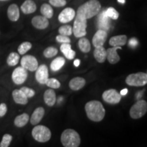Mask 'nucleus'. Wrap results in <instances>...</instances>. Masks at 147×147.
Returning <instances> with one entry per match:
<instances>
[{"label":"nucleus","instance_id":"obj_29","mask_svg":"<svg viewBox=\"0 0 147 147\" xmlns=\"http://www.w3.org/2000/svg\"><path fill=\"white\" fill-rule=\"evenodd\" d=\"M40 12L42 15L47 18H52L53 16V9L50 5L47 3H44L42 5L40 8Z\"/></svg>","mask_w":147,"mask_h":147},{"label":"nucleus","instance_id":"obj_5","mask_svg":"<svg viewBox=\"0 0 147 147\" xmlns=\"http://www.w3.org/2000/svg\"><path fill=\"white\" fill-rule=\"evenodd\" d=\"M126 83L133 87H142L147 83V74L144 72H137L128 75L125 79Z\"/></svg>","mask_w":147,"mask_h":147},{"label":"nucleus","instance_id":"obj_19","mask_svg":"<svg viewBox=\"0 0 147 147\" xmlns=\"http://www.w3.org/2000/svg\"><path fill=\"white\" fill-rule=\"evenodd\" d=\"M44 100L49 106H53L56 102V93L53 89H47L44 93Z\"/></svg>","mask_w":147,"mask_h":147},{"label":"nucleus","instance_id":"obj_12","mask_svg":"<svg viewBox=\"0 0 147 147\" xmlns=\"http://www.w3.org/2000/svg\"><path fill=\"white\" fill-rule=\"evenodd\" d=\"M76 16V12L71 8H66L59 15V21L61 23H67L72 21Z\"/></svg>","mask_w":147,"mask_h":147},{"label":"nucleus","instance_id":"obj_31","mask_svg":"<svg viewBox=\"0 0 147 147\" xmlns=\"http://www.w3.org/2000/svg\"><path fill=\"white\" fill-rule=\"evenodd\" d=\"M32 47V43L29 42H23L18 48V52L20 55H25L27 51L30 50Z\"/></svg>","mask_w":147,"mask_h":147},{"label":"nucleus","instance_id":"obj_45","mask_svg":"<svg viewBox=\"0 0 147 147\" xmlns=\"http://www.w3.org/2000/svg\"><path fill=\"white\" fill-rule=\"evenodd\" d=\"M0 1H6V0H0Z\"/></svg>","mask_w":147,"mask_h":147},{"label":"nucleus","instance_id":"obj_9","mask_svg":"<svg viewBox=\"0 0 147 147\" xmlns=\"http://www.w3.org/2000/svg\"><path fill=\"white\" fill-rule=\"evenodd\" d=\"M28 76V72L26 69L22 67H18L12 74V79L14 83L18 85L22 84L25 82Z\"/></svg>","mask_w":147,"mask_h":147},{"label":"nucleus","instance_id":"obj_34","mask_svg":"<svg viewBox=\"0 0 147 147\" xmlns=\"http://www.w3.org/2000/svg\"><path fill=\"white\" fill-rule=\"evenodd\" d=\"M45 84H47L48 87L51 88V89H59L61 87L60 82L57 79L54 78H48Z\"/></svg>","mask_w":147,"mask_h":147},{"label":"nucleus","instance_id":"obj_21","mask_svg":"<svg viewBox=\"0 0 147 147\" xmlns=\"http://www.w3.org/2000/svg\"><path fill=\"white\" fill-rule=\"evenodd\" d=\"M127 38L126 35H119L112 37L110 39L109 45L112 47H123L127 43Z\"/></svg>","mask_w":147,"mask_h":147},{"label":"nucleus","instance_id":"obj_36","mask_svg":"<svg viewBox=\"0 0 147 147\" xmlns=\"http://www.w3.org/2000/svg\"><path fill=\"white\" fill-rule=\"evenodd\" d=\"M12 140V136L10 134H6L3 135L1 140V142H0V147H8L10 146V142Z\"/></svg>","mask_w":147,"mask_h":147},{"label":"nucleus","instance_id":"obj_1","mask_svg":"<svg viewBox=\"0 0 147 147\" xmlns=\"http://www.w3.org/2000/svg\"><path fill=\"white\" fill-rule=\"evenodd\" d=\"M84 108L87 117L91 121L100 122L105 117L106 110L102 103L99 101H90L86 104Z\"/></svg>","mask_w":147,"mask_h":147},{"label":"nucleus","instance_id":"obj_23","mask_svg":"<svg viewBox=\"0 0 147 147\" xmlns=\"http://www.w3.org/2000/svg\"><path fill=\"white\" fill-rule=\"evenodd\" d=\"M60 50L64 56L69 60L73 59L75 57L76 52L71 49V46L69 43H63L61 46Z\"/></svg>","mask_w":147,"mask_h":147},{"label":"nucleus","instance_id":"obj_17","mask_svg":"<svg viewBox=\"0 0 147 147\" xmlns=\"http://www.w3.org/2000/svg\"><path fill=\"white\" fill-rule=\"evenodd\" d=\"M86 80L82 77H75L69 82V87L73 91H78L84 87Z\"/></svg>","mask_w":147,"mask_h":147},{"label":"nucleus","instance_id":"obj_2","mask_svg":"<svg viewBox=\"0 0 147 147\" xmlns=\"http://www.w3.org/2000/svg\"><path fill=\"white\" fill-rule=\"evenodd\" d=\"M100 10L101 3L98 0H89L79 7L76 16L87 20L97 15Z\"/></svg>","mask_w":147,"mask_h":147},{"label":"nucleus","instance_id":"obj_16","mask_svg":"<svg viewBox=\"0 0 147 147\" xmlns=\"http://www.w3.org/2000/svg\"><path fill=\"white\" fill-rule=\"evenodd\" d=\"M45 114V110L44 108L38 107L37 108L33 113L30 119V123L33 125H36L42 120Z\"/></svg>","mask_w":147,"mask_h":147},{"label":"nucleus","instance_id":"obj_27","mask_svg":"<svg viewBox=\"0 0 147 147\" xmlns=\"http://www.w3.org/2000/svg\"><path fill=\"white\" fill-rule=\"evenodd\" d=\"M108 18L106 16L105 11L102 12V14L99 16L98 18V27H100V29H103L106 31V29L109 28V21H108Z\"/></svg>","mask_w":147,"mask_h":147},{"label":"nucleus","instance_id":"obj_3","mask_svg":"<svg viewBox=\"0 0 147 147\" xmlns=\"http://www.w3.org/2000/svg\"><path fill=\"white\" fill-rule=\"evenodd\" d=\"M61 142L65 147H78L80 144V137L75 130L67 129L61 134Z\"/></svg>","mask_w":147,"mask_h":147},{"label":"nucleus","instance_id":"obj_35","mask_svg":"<svg viewBox=\"0 0 147 147\" xmlns=\"http://www.w3.org/2000/svg\"><path fill=\"white\" fill-rule=\"evenodd\" d=\"M105 12H106V16H107L108 18H112V19L113 20L118 19L119 16V12H117L115 8H113V7H110V8H108L107 10H106V11H105Z\"/></svg>","mask_w":147,"mask_h":147},{"label":"nucleus","instance_id":"obj_43","mask_svg":"<svg viewBox=\"0 0 147 147\" xmlns=\"http://www.w3.org/2000/svg\"><path fill=\"white\" fill-rule=\"evenodd\" d=\"M80 64V59H75L74 61V65L75 67H78Z\"/></svg>","mask_w":147,"mask_h":147},{"label":"nucleus","instance_id":"obj_30","mask_svg":"<svg viewBox=\"0 0 147 147\" xmlns=\"http://www.w3.org/2000/svg\"><path fill=\"white\" fill-rule=\"evenodd\" d=\"M20 59V56L16 53H11L7 58V63L10 66H15L17 65Z\"/></svg>","mask_w":147,"mask_h":147},{"label":"nucleus","instance_id":"obj_32","mask_svg":"<svg viewBox=\"0 0 147 147\" xmlns=\"http://www.w3.org/2000/svg\"><path fill=\"white\" fill-rule=\"evenodd\" d=\"M58 53V50L55 47H48L44 51V56L47 58H51L56 56Z\"/></svg>","mask_w":147,"mask_h":147},{"label":"nucleus","instance_id":"obj_39","mask_svg":"<svg viewBox=\"0 0 147 147\" xmlns=\"http://www.w3.org/2000/svg\"><path fill=\"white\" fill-rule=\"evenodd\" d=\"M56 40L60 43H70L71 40L68 36H63V35H59L56 37Z\"/></svg>","mask_w":147,"mask_h":147},{"label":"nucleus","instance_id":"obj_7","mask_svg":"<svg viewBox=\"0 0 147 147\" xmlns=\"http://www.w3.org/2000/svg\"><path fill=\"white\" fill-rule=\"evenodd\" d=\"M147 112V103L144 100L137 101L129 110V115L132 119L141 118Z\"/></svg>","mask_w":147,"mask_h":147},{"label":"nucleus","instance_id":"obj_41","mask_svg":"<svg viewBox=\"0 0 147 147\" xmlns=\"http://www.w3.org/2000/svg\"><path fill=\"white\" fill-rule=\"evenodd\" d=\"M138 45V40L136 38H131L129 41V45L131 47H136Z\"/></svg>","mask_w":147,"mask_h":147},{"label":"nucleus","instance_id":"obj_37","mask_svg":"<svg viewBox=\"0 0 147 147\" xmlns=\"http://www.w3.org/2000/svg\"><path fill=\"white\" fill-rule=\"evenodd\" d=\"M20 90H21V91L23 92L24 94L26 95V97H28V98H29V97H34L35 94H36V92H35L34 89L27 87H22Z\"/></svg>","mask_w":147,"mask_h":147},{"label":"nucleus","instance_id":"obj_22","mask_svg":"<svg viewBox=\"0 0 147 147\" xmlns=\"http://www.w3.org/2000/svg\"><path fill=\"white\" fill-rule=\"evenodd\" d=\"M21 9L24 14H29L34 13L36 10L37 6L34 1L32 0H26L22 4Z\"/></svg>","mask_w":147,"mask_h":147},{"label":"nucleus","instance_id":"obj_8","mask_svg":"<svg viewBox=\"0 0 147 147\" xmlns=\"http://www.w3.org/2000/svg\"><path fill=\"white\" fill-rule=\"evenodd\" d=\"M121 95L117 92V90L111 89L106 90L103 93L102 98L104 102L110 104H117L120 102Z\"/></svg>","mask_w":147,"mask_h":147},{"label":"nucleus","instance_id":"obj_11","mask_svg":"<svg viewBox=\"0 0 147 147\" xmlns=\"http://www.w3.org/2000/svg\"><path fill=\"white\" fill-rule=\"evenodd\" d=\"M35 77L37 81L40 84H45L49 78V70L47 66L45 64L38 66L36 70Z\"/></svg>","mask_w":147,"mask_h":147},{"label":"nucleus","instance_id":"obj_24","mask_svg":"<svg viewBox=\"0 0 147 147\" xmlns=\"http://www.w3.org/2000/svg\"><path fill=\"white\" fill-rule=\"evenodd\" d=\"M93 55L95 60L99 63H104L106 59V51L104 47H95L94 52H93Z\"/></svg>","mask_w":147,"mask_h":147},{"label":"nucleus","instance_id":"obj_14","mask_svg":"<svg viewBox=\"0 0 147 147\" xmlns=\"http://www.w3.org/2000/svg\"><path fill=\"white\" fill-rule=\"evenodd\" d=\"M122 49L121 47H113L109 48L106 51V59L110 64H116L120 61V56H119L117 50Z\"/></svg>","mask_w":147,"mask_h":147},{"label":"nucleus","instance_id":"obj_20","mask_svg":"<svg viewBox=\"0 0 147 147\" xmlns=\"http://www.w3.org/2000/svg\"><path fill=\"white\" fill-rule=\"evenodd\" d=\"M7 14H8V18L11 21H17L20 17L19 8H18V5L14 4H14H11L8 7Z\"/></svg>","mask_w":147,"mask_h":147},{"label":"nucleus","instance_id":"obj_42","mask_svg":"<svg viewBox=\"0 0 147 147\" xmlns=\"http://www.w3.org/2000/svg\"><path fill=\"white\" fill-rule=\"evenodd\" d=\"M128 93V89H122L120 92V94L121 96H124V95H126Z\"/></svg>","mask_w":147,"mask_h":147},{"label":"nucleus","instance_id":"obj_6","mask_svg":"<svg viewBox=\"0 0 147 147\" xmlns=\"http://www.w3.org/2000/svg\"><path fill=\"white\" fill-rule=\"evenodd\" d=\"M87 19L76 16L72 27V33L76 38H81L87 34Z\"/></svg>","mask_w":147,"mask_h":147},{"label":"nucleus","instance_id":"obj_15","mask_svg":"<svg viewBox=\"0 0 147 147\" xmlns=\"http://www.w3.org/2000/svg\"><path fill=\"white\" fill-rule=\"evenodd\" d=\"M33 26L38 29H45L47 28L49 25V20L44 16H34L32 20Z\"/></svg>","mask_w":147,"mask_h":147},{"label":"nucleus","instance_id":"obj_44","mask_svg":"<svg viewBox=\"0 0 147 147\" xmlns=\"http://www.w3.org/2000/svg\"><path fill=\"white\" fill-rule=\"evenodd\" d=\"M117 1L121 3H125V0H117Z\"/></svg>","mask_w":147,"mask_h":147},{"label":"nucleus","instance_id":"obj_33","mask_svg":"<svg viewBox=\"0 0 147 147\" xmlns=\"http://www.w3.org/2000/svg\"><path fill=\"white\" fill-rule=\"evenodd\" d=\"M59 33L61 35H63V36H71L72 33V27L70 25H63V26L60 27L59 29Z\"/></svg>","mask_w":147,"mask_h":147},{"label":"nucleus","instance_id":"obj_38","mask_svg":"<svg viewBox=\"0 0 147 147\" xmlns=\"http://www.w3.org/2000/svg\"><path fill=\"white\" fill-rule=\"evenodd\" d=\"M49 3L55 7H63L67 3L65 0H49Z\"/></svg>","mask_w":147,"mask_h":147},{"label":"nucleus","instance_id":"obj_13","mask_svg":"<svg viewBox=\"0 0 147 147\" xmlns=\"http://www.w3.org/2000/svg\"><path fill=\"white\" fill-rule=\"evenodd\" d=\"M106 39H107L106 31L103 30V29H99L93 36L92 42H93V45L95 48L102 47L105 44Z\"/></svg>","mask_w":147,"mask_h":147},{"label":"nucleus","instance_id":"obj_26","mask_svg":"<svg viewBox=\"0 0 147 147\" xmlns=\"http://www.w3.org/2000/svg\"><path fill=\"white\" fill-rule=\"evenodd\" d=\"M65 60L62 57H59L55 59L51 63V69L53 71H57L63 67L65 65Z\"/></svg>","mask_w":147,"mask_h":147},{"label":"nucleus","instance_id":"obj_40","mask_svg":"<svg viewBox=\"0 0 147 147\" xmlns=\"http://www.w3.org/2000/svg\"><path fill=\"white\" fill-rule=\"evenodd\" d=\"M8 111V108H7L6 104L4 103H1L0 104V117H2L5 116Z\"/></svg>","mask_w":147,"mask_h":147},{"label":"nucleus","instance_id":"obj_10","mask_svg":"<svg viewBox=\"0 0 147 147\" xmlns=\"http://www.w3.org/2000/svg\"><path fill=\"white\" fill-rule=\"evenodd\" d=\"M21 66L27 70L34 71L38 67L37 59L32 55H25L21 60Z\"/></svg>","mask_w":147,"mask_h":147},{"label":"nucleus","instance_id":"obj_28","mask_svg":"<svg viewBox=\"0 0 147 147\" xmlns=\"http://www.w3.org/2000/svg\"><path fill=\"white\" fill-rule=\"evenodd\" d=\"M78 47L82 53H89L91 50V44L87 38L81 37L78 41Z\"/></svg>","mask_w":147,"mask_h":147},{"label":"nucleus","instance_id":"obj_4","mask_svg":"<svg viewBox=\"0 0 147 147\" xmlns=\"http://www.w3.org/2000/svg\"><path fill=\"white\" fill-rule=\"evenodd\" d=\"M32 136L39 142H47L51 138V131L47 127L36 125L33 129Z\"/></svg>","mask_w":147,"mask_h":147},{"label":"nucleus","instance_id":"obj_25","mask_svg":"<svg viewBox=\"0 0 147 147\" xmlns=\"http://www.w3.org/2000/svg\"><path fill=\"white\" fill-rule=\"evenodd\" d=\"M29 116L28 114L23 113L21 115H18L14 119V123L16 127H23L25 126L29 122Z\"/></svg>","mask_w":147,"mask_h":147},{"label":"nucleus","instance_id":"obj_18","mask_svg":"<svg viewBox=\"0 0 147 147\" xmlns=\"http://www.w3.org/2000/svg\"><path fill=\"white\" fill-rule=\"evenodd\" d=\"M12 97L14 102L18 104L25 105L28 103V97L20 89H15L12 91Z\"/></svg>","mask_w":147,"mask_h":147}]
</instances>
